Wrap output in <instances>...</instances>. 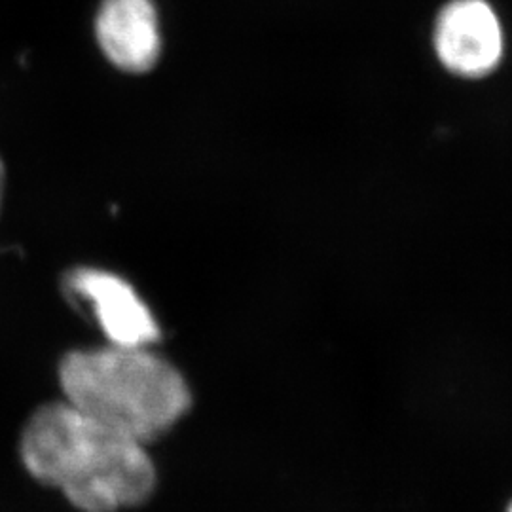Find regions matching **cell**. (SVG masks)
I'll use <instances>...</instances> for the list:
<instances>
[{
    "label": "cell",
    "mask_w": 512,
    "mask_h": 512,
    "mask_svg": "<svg viewBox=\"0 0 512 512\" xmlns=\"http://www.w3.org/2000/svg\"><path fill=\"white\" fill-rule=\"evenodd\" d=\"M509 512H512V505H511V509H509Z\"/></svg>",
    "instance_id": "6"
},
{
    "label": "cell",
    "mask_w": 512,
    "mask_h": 512,
    "mask_svg": "<svg viewBox=\"0 0 512 512\" xmlns=\"http://www.w3.org/2000/svg\"><path fill=\"white\" fill-rule=\"evenodd\" d=\"M59 385L74 408L147 446L175 429L192 406L183 374L148 348L71 351L59 365Z\"/></svg>",
    "instance_id": "2"
},
{
    "label": "cell",
    "mask_w": 512,
    "mask_h": 512,
    "mask_svg": "<svg viewBox=\"0 0 512 512\" xmlns=\"http://www.w3.org/2000/svg\"><path fill=\"white\" fill-rule=\"evenodd\" d=\"M433 44L440 63L463 78H482L499 65L503 27L486 0H450L440 10Z\"/></svg>",
    "instance_id": "3"
},
{
    "label": "cell",
    "mask_w": 512,
    "mask_h": 512,
    "mask_svg": "<svg viewBox=\"0 0 512 512\" xmlns=\"http://www.w3.org/2000/svg\"><path fill=\"white\" fill-rule=\"evenodd\" d=\"M71 293L82 298L112 346L148 348L158 340V325L145 300L118 275L82 268L69 277Z\"/></svg>",
    "instance_id": "4"
},
{
    "label": "cell",
    "mask_w": 512,
    "mask_h": 512,
    "mask_svg": "<svg viewBox=\"0 0 512 512\" xmlns=\"http://www.w3.org/2000/svg\"><path fill=\"white\" fill-rule=\"evenodd\" d=\"M25 471L76 511L124 512L156 492L147 444L116 433L65 399L40 406L19 439Z\"/></svg>",
    "instance_id": "1"
},
{
    "label": "cell",
    "mask_w": 512,
    "mask_h": 512,
    "mask_svg": "<svg viewBox=\"0 0 512 512\" xmlns=\"http://www.w3.org/2000/svg\"><path fill=\"white\" fill-rule=\"evenodd\" d=\"M95 37L110 63L126 73H147L162 54L160 19L152 0H103Z\"/></svg>",
    "instance_id": "5"
}]
</instances>
